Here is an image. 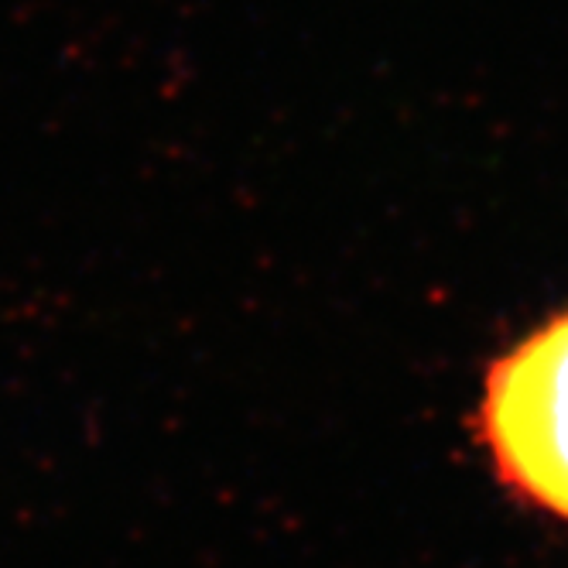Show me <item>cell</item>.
<instances>
[{
	"instance_id": "cell-1",
	"label": "cell",
	"mask_w": 568,
	"mask_h": 568,
	"mask_svg": "<svg viewBox=\"0 0 568 568\" xmlns=\"http://www.w3.org/2000/svg\"><path fill=\"white\" fill-rule=\"evenodd\" d=\"M479 428L510 490L568 520V312L494 363Z\"/></svg>"
}]
</instances>
